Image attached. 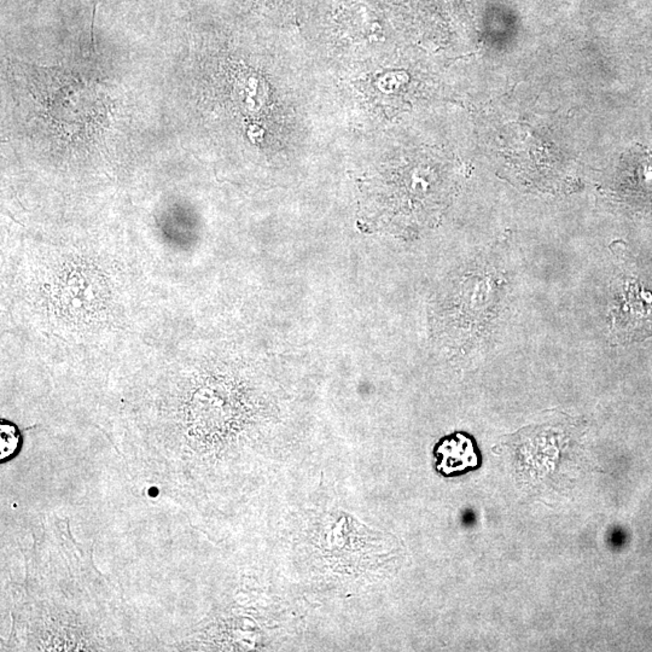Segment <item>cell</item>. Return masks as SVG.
<instances>
[{
    "mask_svg": "<svg viewBox=\"0 0 652 652\" xmlns=\"http://www.w3.org/2000/svg\"><path fill=\"white\" fill-rule=\"evenodd\" d=\"M19 445H20V433L17 431L16 426L1 421V426H0V459H1V463L9 461L10 458L15 456Z\"/></svg>",
    "mask_w": 652,
    "mask_h": 652,
    "instance_id": "7a4b0ae2",
    "label": "cell"
},
{
    "mask_svg": "<svg viewBox=\"0 0 652 652\" xmlns=\"http://www.w3.org/2000/svg\"><path fill=\"white\" fill-rule=\"evenodd\" d=\"M435 470L443 478L461 476L481 468L482 458L475 438L468 433L456 431L438 440L433 447Z\"/></svg>",
    "mask_w": 652,
    "mask_h": 652,
    "instance_id": "6da1fadb",
    "label": "cell"
}]
</instances>
